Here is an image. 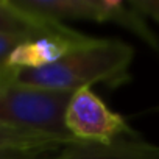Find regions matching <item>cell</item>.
I'll use <instances>...</instances> for the list:
<instances>
[{"instance_id":"1","label":"cell","mask_w":159,"mask_h":159,"mask_svg":"<svg viewBox=\"0 0 159 159\" xmlns=\"http://www.w3.org/2000/svg\"><path fill=\"white\" fill-rule=\"evenodd\" d=\"M133 58L134 50L129 44L119 39L94 38L52 66L16 70L13 83L67 92L91 88L95 83L114 88L129 78Z\"/></svg>"},{"instance_id":"2","label":"cell","mask_w":159,"mask_h":159,"mask_svg":"<svg viewBox=\"0 0 159 159\" xmlns=\"http://www.w3.org/2000/svg\"><path fill=\"white\" fill-rule=\"evenodd\" d=\"M73 92L10 83L0 86V123L75 140L66 128V109Z\"/></svg>"},{"instance_id":"3","label":"cell","mask_w":159,"mask_h":159,"mask_svg":"<svg viewBox=\"0 0 159 159\" xmlns=\"http://www.w3.org/2000/svg\"><path fill=\"white\" fill-rule=\"evenodd\" d=\"M66 128L75 140L100 143H109L120 136L134 134L126 120L111 111L91 88L73 92L66 109Z\"/></svg>"},{"instance_id":"4","label":"cell","mask_w":159,"mask_h":159,"mask_svg":"<svg viewBox=\"0 0 159 159\" xmlns=\"http://www.w3.org/2000/svg\"><path fill=\"white\" fill-rule=\"evenodd\" d=\"M19 8L55 20L84 19L94 22H111L119 5L117 0H13Z\"/></svg>"},{"instance_id":"5","label":"cell","mask_w":159,"mask_h":159,"mask_svg":"<svg viewBox=\"0 0 159 159\" xmlns=\"http://www.w3.org/2000/svg\"><path fill=\"white\" fill-rule=\"evenodd\" d=\"M56 159H159V145L134 136H120L109 143L70 140Z\"/></svg>"},{"instance_id":"6","label":"cell","mask_w":159,"mask_h":159,"mask_svg":"<svg viewBox=\"0 0 159 159\" xmlns=\"http://www.w3.org/2000/svg\"><path fill=\"white\" fill-rule=\"evenodd\" d=\"M94 38L80 33L75 38L67 36H41L19 44L8 58V67L19 69H41L52 66L66 56L70 50L91 42Z\"/></svg>"},{"instance_id":"7","label":"cell","mask_w":159,"mask_h":159,"mask_svg":"<svg viewBox=\"0 0 159 159\" xmlns=\"http://www.w3.org/2000/svg\"><path fill=\"white\" fill-rule=\"evenodd\" d=\"M0 33L27 36L31 39L41 36L75 38L80 34V31L69 28L62 22H55L19 8L13 0H0Z\"/></svg>"},{"instance_id":"8","label":"cell","mask_w":159,"mask_h":159,"mask_svg":"<svg viewBox=\"0 0 159 159\" xmlns=\"http://www.w3.org/2000/svg\"><path fill=\"white\" fill-rule=\"evenodd\" d=\"M66 143L55 136L20 129L0 123V154H31L39 156L47 151L61 150Z\"/></svg>"},{"instance_id":"9","label":"cell","mask_w":159,"mask_h":159,"mask_svg":"<svg viewBox=\"0 0 159 159\" xmlns=\"http://www.w3.org/2000/svg\"><path fill=\"white\" fill-rule=\"evenodd\" d=\"M28 39H31V38L0 33V86L13 83L16 70L8 67V58L19 44H22V42L28 41Z\"/></svg>"},{"instance_id":"10","label":"cell","mask_w":159,"mask_h":159,"mask_svg":"<svg viewBox=\"0 0 159 159\" xmlns=\"http://www.w3.org/2000/svg\"><path fill=\"white\" fill-rule=\"evenodd\" d=\"M129 5L143 17L159 24V0H129Z\"/></svg>"},{"instance_id":"11","label":"cell","mask_w":159,"mask_h":159,"mask_svg":"<svg viewBox=\"0 0 159 159\" xmlns=\"http://www.w3.org/2000/svg\"><path fill=\"white\" fill-rule=\"evenodd\" d=\"M39 156L31 154H0V159H38Z\"/></svg>"}]
</instances>
